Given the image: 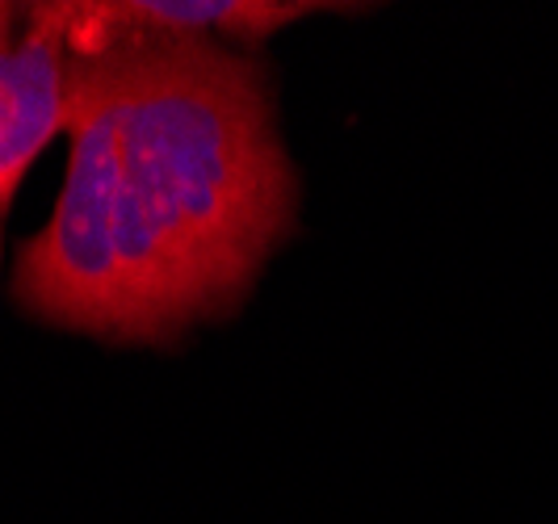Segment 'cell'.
<instances>
[{
  "mask_svg": "<svg viewBox=\"0 0 558 524\" xmlns=\"http://www.w3.org/2000/svg\"><path fill=\"white\" fill-rule=\"evenodd\" d=\"M299 219V176L256 51L110 38L68 63V168L13 260L17 310L165 349L248 298Z\"/></svg>",
  "mask_w": 558,
  "mask_h": 524,
  "instance_id": "6da1fadb",
  "label": "cell"
},
{
  "mask_svg": "<svg viewBox=\"0 0 558 524\" xmlns=\"http://www.w3.org/2000/svg\"><path fill=\"white\" fill-rule=\"evenodd\" d=\"M68 0L22 4V26L0 42V235L29 164L68 135Z\"/></svg>",
  "mask_w": 558,
  "mask_h": 524,
  "instance_id": "7a4b0ae2",
  "label": "cell"
},
{
  "mask_svg": "<svg viewBox=\"0 0 558 524\" xmlns=\"http://www.w3.org/2000/svg\"><path fill=\"white\" fill-rule=\"evenodd\" d=\"M332 13V4L299 0H68V47L84 56L110 38L156 34V38H219L256 51L281 26Z\"/></svg>",
  "mask_w": 558,
  "mask_h": 524,
  "instance_id": "3957f363",
  "label": "cell"
},
{
  "mask_svg": "<svg viewBox=\"0 0 558 524\" xmlns=\"http://www.w3.org/2000/svg\"><path fill=\"white\" fill-rule=\"evenodd\" d=\"M22 26V4H0V42Z\"/></svg>",
  "mask_w": 558,
  "mask_h": 524,
  "instance_id": "277c9868",
  "label": "cell"
}]
</instances>
